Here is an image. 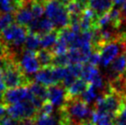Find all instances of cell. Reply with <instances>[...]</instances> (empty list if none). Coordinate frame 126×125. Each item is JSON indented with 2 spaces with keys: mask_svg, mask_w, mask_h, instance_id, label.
<instances>
[{
  "mask_svg": "<svg viewBox=\"0 0 126 125\" xmlns=\"http://www.w3.org/2000/svg\"><path fill=\"white\" fill-rule=\"evenodd\" d=\"M59 109L66 114L73 125H78L87 121L92 113L88 104L83 101L80 97L65 99L64 104Z\"/></svg>",
  "mask_w": 126,
  "mask_h": 125,
  "instance_id": "obj_1",
  "label": "cell"
},
{
  "mask_svg": "<svg viewBox=\"0 0 126 125\" xmlns=\"http://www.w3.org/2000/svg\"><path fill=\"white\" fill-rule=\"evenodd\" d=\"M45 15L51 21L55 29H61L70 26V15L66 5L61 0H46Z\"/></svg>",
  "mask_w": 126,
  "mask_h": 125,
  "instance_id": "obj_2",
  "label": "cell"
},
{
  "mask_svg": "<svg viewBox=\"0 0 126 125\" xmlns=\"http://www.w3.org/2000/svg\"><path fill=\"white\" fill-rule=\"evenodd\" d=\"M2 81L6 88L19 87H28L33 81L24 73L17 62L10 63L3 70Z\"/></svg>",
  "mask_w": 126,
  "mask_h": 125,
  "instance_id": "obj_3",
  "label": "cell"
},
{
  "mask_svg": "<svg viewBox=\"0 0 126 125\" xmlns=\"http://www.w3.org/2000/svg\"><path fill=\"white\" fill-rule=\"evenodd\" d=\"M124 101L125 99L113 93H103L95 99L94 110L112 114L116 118L123 110Z\"/></svg>",
  "mask_w": 126,
  "mask_h": 125,
  "instance_id": "obj_4",
  "label": "cell"
},
{
  "mask_svg": "<svg viewBox=\"0 0 126 125\" xmlns=\"http://www.w3.org/2000/svg\"><path fill=\"white\" fill-rule=\"evenodd\" d=\"M39 112V110L30 100H25L7 106L8 116L17 121H22L25 119L36 120Z\"/></svg>",
  "mask_w": 126,
  "mask_h": 125,
  "instance_id": "obj_5",
  "label": "cell"
},
{
  "mask_svg": "<svg viewBox=\"0 0 126 125\" xmlns=\"http://www.w3.org/2000/svg\"><path fill=\"white\" fill-rule=\"evenodd\" d=\"M18 57L19 59H17V63L28 76L34 75L40 69V63L36 57V52L23 49Z\"/></svg>",
  "mask_w": 126,
  "mask_h": 125,
  "instance_id": "obj_6",
  "label": "cell"
},
{
  "mask_svg": "<svg viewBox=\"0 0 126 125\" xmlns=\"http://www.w3.org/2000/svg\"><path fill=\"white\" fill-rule=\"evenodd\" d=\"M33 97L28 87H19L7 88L3 95V104L6 106L19 102L30 100Z\"/></svg>",
  "mask_w": 126,
  "mask_h": 125,
  "instance_id": "obj_7",
  "label": "cell"
},
{
  "mask_svg": "<svg viewBox=\"0 0 126 125\" xmlns=\"http://www.w3.org/2000/svg\"><path fill=\"white\" fill-rule=\"evenodd\" d=\"M100 63L105 67H107L119 54L123 52V48L120 40H114L106 44L100 50Z\"/></svg>",
  "mask_w": 126,
  "mask_h": 125,
  "instance_id": "obj_8",
  "label": "cell"
},
{
  "mask_svg": "<svg viewBox=\"0 0 126 125\" xmlns=\"http://www.w3.org/2000/svg\"><path fill=\"white\" fill-rule=\"evenodd\" d=\"M31 2L32 0H24L22 6L14 13L15 22L26 28L34 19L31 10Z\"/></svg>",
  "mask_w": 126,
  "mask_h": 125,
  "instance_id": "obj_9",
  "label": "cell"
},
{
  "mask_svg": "<svg viewBox=\"0 0 126 125\" xmlns=\"http://www.w3.org/2000/svg\"><path fill=\"white\" fill-rule=\"evenodd\" d=\"M28 32L38 33L39 35H43L45 33H50L55 30V27L51 21L47 16L39 19H33L27 27Z\"/></svg>",
  "mask_w": 126,
  "mask_h": 125,
  "instance_id": "obj_10",
  "label": "cell"
},
{
  "mask_svg": "<svg viewBox=\"0 0 126 125\" xmlns=\"http://www.w3.org/2000/svg\"><path fill=\"white\" fill-rule=\"evenodd\" d=\"M47 90H48L47 99L53 105L60 107L64 104L65 97H66V88L61 83L52 84L47 87Z\"/></svg>",
  "mask_w": 126,
  "mask_h": 125,
  "instance_id": "obj_11",
  "label": "cell"
},
{
  "mask_svg": "<svg viewBox=\"0 0 126 125\" xmlns=\"http://www.w3.org/2000/svg\"><path fill=\"white\" fill-rule=\"evenodd\" d=\"M108 69V80L122 75L126 68V55L124 52L118 56L114 60L110 63Z\"/></svg>",
  "mask_w": 126,
  "mask_h": 125,
  "instance_id": "obj_12",
  "label": "cell"
},
{
  "mask_svg": "<svg viewBox=\"0 0 126 125\" xmlns=\"http://www.w3.org/2000/svg\"><path fill=\"white\" fill-rule=\"evenodd\" d=\"M100 17V15L108 13L114 7L112 0H88V6Z\"/></svg>",
  "mask_w": 126,
  "mask_h": 125,
  "instance_id": "obj_13",
  "label": "cell"
},
{
  "mask_svg": "<svg viewBox=\"0 0 126 125\" xmlns=\"http://www.w3.org/2000/svg\"><path fill=\"white\" fill-rule=\"evenodd\" d=\"M88 85H89V83L84 81L83 79L77 78L68 88H66L65 99L80 97L82 94V93H84L85 90L88 88Z\"/></svg>",
  "mask_w": 126,
  "mask_h": 125,
  "instance_id": "obj_14",
  "label": "cell"
},
{
  "mask_svg": "<svg viewBox=\"0 0 126 125\" xmlns=\"http://www.w3.org/2000/svg\"><path fill=\"white\" fill-rule=\"evenodd\" d=\"M34 82L43 84L47 87L56 84L52 75V66L40 68L34 74Z\"/></svg>",
  "mask_w": 126,
  "mask_h": 125,
  "instance_id": "obj_15",
  "label": "cell"
},
{
  "mask_svg": "<svg viewBox=\"0 0 126 125\" xmlns=\"http://www.w3.org/2000/svg\"><path fill=\"white\" fill-rule=\"evenodd\" d=\"M92 122L96 125H114L115 116L106 112L94 110L91 113Z\"/></svg>",
  "mask_w": 126,
  "mask_h": 125,
  "instance_id": "obj_16",
  "label": "cell"
},
{
  "mask_svg": "<svg viewBox=\"0 0 126 125\" xmlns=\"http://www.w3.org/2000/svg\"><path fill=\"white\" fill-rule=\"evenodd\" d=\"M58 37H59V32L56 29L50 32V33L40 35V48L47 49V50L51 51L55 45L56 42L58 41Z\"/></svg>",
  "mask_w": 126,
  "mask_h": 125,
  "instance_id": "obj_17",
  "label": "cell"
},
{
  "mask_svg": "<svg viewBox=\"0 0 126 125\" xmlns=\"http://www.w3.org/2000/svg\"><path fill=\"white\" fill-rule=\"evenodd\" d=\"M36 57L40 63V68H46V67L52 66V60L54 57V54L51 51L47 49H42L36 51Z\"/></svg>",
  "mask_w": 126,
  "mask_h": 125,
  "instance_id": "obj_18",
  "label": "cell"
},
{
  "mask_svg": "<svg viewBox=\"0 0 126 125\" xmlns=\"http://www.w3.org/2000/svg\"><path fill=\"white\" fill-rule=\"evenodd\" d=\"M31 94L36 98H40V99L46 101L47 100V95H48V90H47V87L43 84H40L36 82H32L31 84L28 86Z\"/></svg>",
  "mask_w": 126,
  "mask_h": 125,
  "instance_id": "obj_19",
  "label": "cell"
},
{
  "mask_svg": "<svg viewBox=\"0 0 126 125\" xmlns=\"http://www.w3.org/2000/svg\"><path fill=\"white\" fill-rule=\"evenodd\" d=\"M99 74H100V71H99L97 66L91 64L90 63L88 62L83 63L82 70H81V74L80 77L84 81H86L87 82L90 83L92 80Z\"/></svg>",
  "mask_w": 126,
  "mask_h": 125,
  "instance_id": "obj_20",
  "label": "cell"
},
{
  "mask_svg": "<svg viewBox=\"0 0 126 125\" xmlns=\"http://www.w3.org/2000/svg\"><path fill=\"white\" fill-rule=\"evenodd\" d=\"M40 35L35 33H30L28 32L26 37L25 42H24V49L36 52L40 47Z\"/></svg>",
  "mask_w": 126,
  "mask_h": 125,
  "instance_id": "obj_21",
  "label": "cell"
},
{
  "mask_svg": "<svg viewBox=\"0 0 126 125\" xmlns=\"http://www.w3.org/2000/svg\"><path fill=\"white\" fill-rule=\"evenodd\" d=\"M15 15L10 12H0V32L15 23Z\"/></svg>",
  "mask_w": 126,
  "mask_h": 125,
  "instance_id": "obj_22",
  "label": "cell"
},
{
  "mask_svg": "<svg viewBox=\"0 0 126 125\" xmlns=\"http://www.w3.org/2000/svg\"><path fill=\"white\" fill-rule=\"evenodd\" d=\"M69 50V45L66 42V40L63 37L59 36L58 39V41L56 42L55 45L51 49V52L54 55H60V54L67 53Z\"/></svg>",
  "mask_w": 126,
  "mask_h": 125,
  "instance_id": "obj_23",
  "label": "cell"
},
{
  "mask_svg": "<svg viewBox=\"0 0 126 125\" xmlns=\"http://www.w3.org/2000/svg\"><path fill=\"white\" fill-rule=\"evenodd\" d=\"M35 125H58V119L51 115H45L39 112L35 120Z\"/></svg>",
  "mask_w": 126,
  "mask_h": 125,
  "instance_id": "obj_24",
  "label": "cell"
},
{
  "mask_svg": "<svg viewBox=\"0 0 126 125\" xmlns=\"http://www.w3.org/2000/svg\"><path fill=\"white\" fill-rule=\"evenodd\" d=\"M65 5H66L69 15H81L82 11L86 8V6L81 4V3H79L76 0H70Z\"/></svg>",
  "mask_w": 126,
  "mask_h": 125,
  "instance_id": "obj_25",
  "label": "cell"
},
{
  "mask_svg": "<svg viewBox=\"0 0 126 125\" xmlns=\"http://www.w3.org/2000/svg\"><path fill=\"white\" fill-rule=\"evenodd\" d=\"M95 90H96V88L91 83H89L88 88L85 90L84 93H82V94L80 96V98L84 102H86L87 104L89 105L91 102H93L97 98V94Z\"/></svg>",
  "mask_w": 126,
  "mask_h": 125,
  "instance_id": "obj_26",
  "label": "cell"
},
{
  "mask_svg": "<svg viewBox=\"0 0 126 125\" xmlns=\"http://www.w3.org/2000/svg\"><path fill=\"white\" fill-rule=\"evenodd\" d=\"M70 64L69 57L67 54H60V55H54L52 60V66L54 67H67Z\"/></svg>",
  "mask_w": 126,
  "mask_h": 125,
  "instance_id": "obj_27",
  "label": "cell"
},
{
  "mask_svg": "<svg viewBox=\"0 0 126 125\" xmlns=\"http://www.w3.org/2000/svg\"><path fill=\"white\" fill-rule=\"evenodd\" d=\"M53 108H54V105L47 99L44 101L43 105H42L41 108L40 110V113L45 114V115H51L53 111Z\"/></svg>",
  "mask_w": 126,
  "mask_h": 125,
  "instance_id": "obj_28",
  "label": "cell"
},
{
  "mask_svg": "<svg viewBox=\"0 0 126 125\" xmlns=\"http://www.w3.org/2000/svg\"><path fill=\"white\" fill-rule=\"evenodd\" d=\"M88 62L93 65L98 66L100 63V52H97V51H93V52L90 55L89 59H88Z\"/></svg>",
  "mask_w": 126,
  "mask_h": 125,
  "instance_id": "obj_29",
  "label": "cell"
},
{
  "mask_svg": "<svg viewBox=\"0 0 126 125\" xmlns=\"http://www.w3.org/2000/svg\"><path fill=\"white\" fill-rule=\"evenodd\" d=\"M0 125H21V121H17L10 117H3L1 120Z\"/></svg>",
  "mask_w": 126,
  "mask_h": 125,
  "instance_id": "obj_30",
  "label": "cell"
},
{
  "mask_svg": "<svg viewBox=\"0 0 126 125\" xmlns=\"http://www.w3.org/2000/svg\"><path fill=\"white\" fill-rule=\"evenodd\" d=\"M120 9H121V12H122V15H123V17H124V21L126 22V2L124 3V5Z\"/></svg>",
  "mask_w": 126,
  "mask_h": 125,
  "instance_id": "obj_31",
  "label": "cell"
},
{
  "mask_svg": "<svg viewBox=\"0 0 126 125\" xmlns=\"http://www.w3.org/2000/svg\"><path fill=\"white\" fill-rule=\"evenodd\" d=\"M78 125H96V124H94V123L92 122V121H88V120H87V121H84V122L81 123V124H79Z\"/></svg>",
  "mask_w": 126,
  "mask_h": 125,
  "instance_id": "obj_32",
  "label": "cell"
},
{
  "mask_svg": "<svg viewBox=\"0 0 126 125\" xmlns=\"http://www.w3.org/2000/svg\"><path fill=\"white\" fill-rule=\"evenodd\" d=\"M76 1H78L79 3H81V4H83L84 6H88V0H76Z\"/></svg>",
  "mask_w": 126,
  "mask_h": 125,
  "instance_id": "obj_33",
  "label": "cell"
},
{
  "mask_svg": "<svg viewBox=\"0 0 126 125\" xmlns=\"http://www.w3.org/2000/svg\"><path fill=\"white\" fill-rule=\"evenodd\" d=\"M2 78H3V71L0 69V81H2Z\"/></svg>",
  "mask_w": 126,
  "mask_h": 125,
  "instance_id": "obj_34",
  "label": "cell"
},
{
  "mask_svg": "<svg viewBox=\"0 0 126 125\" xmlns=\"http://www.w3.org/2000/svg\"><path fill=\"white\" fill-rule=\"evenodd\" d=\"M61 1H62V2H63V3H64V4H66V3H69V2H70V0H61Z\"/></svg>",
  "mask_w": 126,
  "mask_h": 125,
  "instance_id": "obj_35",
  "label": "cell"
},
{
  "mask_svg": "<svg viewBox=\"0 0 126 125\" xmlns=\"http://www.w3.org/2000/svg\"><path fill=\"white\" fill-rule=\"evenodd\" d=\"M123 76L125 77V78L126 79V68H125V71H124V73H123Z\"/></svg>",
  "mask_w": 126,
  "mask_h": 125,
  "instance_id": "obj_36",
  "label": "cell"
},
{
  "mask_svg": "<svg viewBox=\"0 0 126 125\" xmlns=\"http://www.w3.org/2000/svg\"><path fill=\"white\" fill-rule=\"evenodd\" d=\"M3 40H2V37H1V34H0V45H3Z\"/></svg>",
  "mask_w": 126,
  "mask_h": 125,
  "instance_id": "obj_37",
  "label": "cell"
},
{
  "mask_svg": "<svg viewBox=\"0 0 126 125\" xmlns=\"http://www.w3.org/2000/svg\"><path fill=\"white\" fill-rule=\"evenodd\" d=\"M1 1H2V0H0V3H1Z\"/></svg>",
  "mask_w": 126,
  "mask_h": 125,
  "instance_id": "obj_38",
  "label": "cell"
},
{
  "mask_svg": "<svg viewBox=\"0 0 126 125\" xmlns=\"http://www.w3.org/2000/svg\"><path fill=\"white\" fill-rule=\"evenodd\" d=\"M112 1H113V0H112Z\"/></svg>",
  "mask_w": 126,
  "mask_h": 125,
  "instance_id": "obj_39",
  "label": "cell"
}]
</instances>
